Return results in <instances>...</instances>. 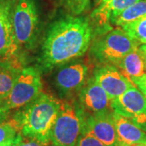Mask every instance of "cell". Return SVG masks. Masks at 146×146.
<instances>
[{"instance_id": "cell-8", "label": "cell", "mask_w": 146, "mask_h": 146, "mask_svg": "<svg viewBox=\"0 0 146 146\" xmlns=\"http://www.w3.org/2000/svg\"><path fill=\"white\" fill-rule=\"evenodd\" d=\"M78 102L84 115H101L111 112V100L93 76L79 92Z\"/></svg>"}, {"instance_id": "cell-21", "label": "cell", "mask_w": 146, "mask_h": 146, "mask_svg": "<svg viewBox=\"0 0 146 146\" xmlns=\"http://www.w3.org/2000/svg\"><path fill=\"white\" fill-rule=\"evenodd\" d=\"M67 5L76 15H80L89 6L90 0H67Z\"/></svg>"}, {"instance_id": "cell-13", "label": "cell", "mask_w": 146, "mask_h": 146, "mask_svg": "<svg viewBox=\"0 0 146 146\" xmlns=\"http://www.w3.org/2000/svg\"><path fill=\"white\" fill-rule=\"evenodd\" d=\"M117 146H132L138 144H145L146 132L131 121L113 112Z\"/></svg>"}, {"instance_id": "cell-15", "label": "cell", "mask_w": 146, "mask_h": 146, "mask_svg": "<svg viewBox=\"0 0 146 146\" xmlns=\"http://www.w3.org/2000/svg\"><path fill=\"white\" fill-rule=\"evenodd\" d=\"M139 0H112L108 3L97 6L91 14V19L98 26L113 23L120 14Z\"/></svg>"}, {"instance_id": "cell-23", "label": "cell", "mask_w": 146, "mask_h": 146, "mask_svg": "<svg viewBox=\"0 0 146 146\" xmlns=\"http://www.w3.org/2000/svg\"><path fill=\"white\" fill-rule=\"evenodd\" d=\"M131 80L146 98V74L141 76H139V77L131 78Z\"/></svg>"}, {"instance_id": "cell-20", "label": "cell", "mask_w": 146, "mask_h": 146, "mask_svg": "<svg viewBox=\"0 0 146 146\" xmlns=\"http://www.w3.org/2000/svg\"><path fill=\"white\" fill-rule=\"evenodd\" d=\"M76 146H106L98 139L89 133L81 132Z\"/></svg>"}, {"instance_id": "cell-17", "label": "cell", "mask_w": 146, "mask_h": 146, "mask_svg": "<svg viewBox=\"0 0 146 146\" xmlns=\"http://www.w3.org/2000/svg\"><path fill=\"white\" fill-rule=\"evenodd\" d=\"M145 16H146V0H139L123 11L112 24L121 27Z\"/></svg>"}, {"instance_id": "cell-22", "label": "cell", "mask_w": 146, "mask_h": 146, "mask_svg": "<svg viewBox=\"0 0 146 146\" xmlns=\"http://www.w3.org/2000/svg\"><path fill=\"white\" fill-rule=\"evenodd\" d=\"M16 146H49L45 145L40 141H37L36 140H33L29 138H26L22 136L21 134L18 133V142Z\"/></svg>"}, {"instance_id": "cell-25", "label": "cell", "mask_w": 146, "mask_h": 146, "mask_svg": "<svg viewBox=\"0 0 146 146\" xmlns=\"http://www.w3.org/2000/svg\"><path fill=\"white\" fill-rule=\"evenodd\" d=\"M17 142H18V134H17V136L14 139H12L10 141L7 142V143H5L4 145H3L2 146H16Z\"/></svg>"}, {"instance_id": "cell-19", "label": "cell", "mask_w": 146, "mask_h": 146, "mask_svg": "<svg viewBox=\"0 0 146 146\" xmlns=\"http://www.w3.org/2000/svg\"><path fill=\"white\" fill-rule=\"evenodd\" d=\"M18 131L11 120L5 121L0 123V146L14 139Z\"/></svg>"}, {"instance_id": "cell-18", "label": "cell", "mask_w": 146, "mask_h": 146, "mask_svg": "<svg viewBox=\"0 0 146 146\" xmlns=\"http://www.w3.org/2000/svg\"><path fill=\"white\" fill-rule=\"evenodd\" d=\"M120 28L139 44H146V16Z\"/></svg>"}, {"instance_id": "cell-5", "label": "cell", "mask_w": 146, "mask_h": 146, "mask_svg": "<svg viewBox=\"0 0 146 146\" xmlns=\"http://www.w3.org/2000/svg\"><path fill=\"white\" fill-rule=\"evenodd\" d=\"M42 91L43 84L39 70L34 67L24 68L0 107L8 112L20 109L36 99Z\"/></svg>"}, {"instance_id": "cell-28", "label": "cell", "mask_w": 146, "mask_h": 146, "mask_svg": "<svg viewBox=\"0 0 146 146\" xmlns=\"http://www.w3.org/2000/svg\"><path fill=\"white\" fill-rule=\"evenodd\" d=\"M132 146H146L145 144H138V145H135Z\"/></svg>"}, {"instance_id": "cell-11", "label": "cell", "mask_w": 146, "mask_h": 146, "mask_svg": "<svg viewBox=\"0 0 146 146\" xmlns=\"http://www.w3.org/2000/svg\"><path fill=\"white\" fill-rule=\"evenodd\" d=\"M16 0H0V59L17 55L20 46L11 25V9Z\"/></svg>"}, {"instance_id": "cell-1", "label": "cell", "mask_w": 146, "mask_h": 146, "mask_svg": "<svg viewBox=\"0 0 146 146\" xmlns=\"http://www.w3.org/2000/svg\"><path fill=\"white\" fill-rule=\"evenodd\" d=\"M93 29L88 19L68 16L50 25L44 39L40 62L52 68L83 56L89 49Z\"/></svg>"}, {"instance_id": "cell-16", "label": "cell", "mask_w": 146, "mask_h": 146, "mask_svg": "<svg viewBox=\"0 0 146 146\" xmlns=\"http://www.w3.org/2000/svg\"><path fill=\"white\" fill-rule=\"evenodd\" d=\"M116 67L129 80L146 74V60L139 46L123 58Z\"/></svg>"}, {"instance_id": "cell-7", "label": "cell", "mask_w": 146, "mask_h": 146, "mask_svg": "<svg viewBox=\"0 0 146 146\" xmlns=\"http://www.w3.org/2000/svg\"><path fill=\"white\" fill-rule=\"evenodd\" d=\"M110 106L114 113L129 119L146 132V98L136 87L111 100Z\"/></svg>"}, {"instance_id": "cell-6", "label": "cell", "mask_w": 146, "mask_h": 146, "mask_svg": "<svg viewBox=\"0 0 146 146\" xmlns=\"http://www.w3.org/2000/svg\"><path fill=\"white\" fill-rule=\"evenodd\" d=\"M11 19L18 46H31L38 25V11L35 1L16 0L11 9Z\"/></svg>"}, {"instance_id": "cell-26", "label": "cell", "mask_w": 146, "mask_h": 146, "mask_svg": "<svg viewBox=\"0 0 146 146\" xmlns=\"http://www.w3.org/2000/svg\"><path fill=\"white\" fill-rule=\"evenodd\" d=\"M139 50H141V54H143V56L145 57L146 60V44H141L139 46Z\"/></svg>"}, {"instance_id": "cell-4", "label": "cell", "mask_w": 146, "mask_h": 146, "mask_svg": "<svg viewBox=\"0 0 146 146\" xmlns=\"http://www.w3.org/2000/svg\"><path fill=\"white\" fill-rule=\"evenodd\" d=\"M140 46L121 28L98 38L91 47V54L102 64L116 66L123 57Z\"/></svg>"}, {"instance_id": "cell-2", "label": "cell", "mask_w": 146, "mask_h": 146, "mask_svg": "<svg viewBox=\"0 0 146 146\" xmlns=\"http://www.w3.org/2000/svg\"><path fill=\"white\" fill-rule=\"evenodd\" d=\"M60 105L61 101L42 93L36 99L18 109L11 120L22 136L49 145Z\"/></svg>"}, {"instance_id": "cell-29", "label": "cell", "mask_w": 146, "mask_h": 146, "mask_svg": "<svg viewBox=\"0 0 146 146\" xmlns=\"http://www.w3.org/2000/svg\"><path fill=\"white\" fill-rule=\"evenodd\" d=\"M145 145H146V143H145Z\"/></svg>"}, {"instance_id": "cell-10", "label": "cell", "mask_w": 146, "mask_h": 146, "mask_svg": "<svg viewBox=\"0 0 146 146\" xmlns=\"http://www.w3.org/2000/svg\"><path fill=\"white\" fill-rule=\"evenodd\" d=\"M81 132L93 135L106 146H117L113 111L101 115H84Z\"/></svg>"}, {"instance_id": "cell-3", "label": "cell", "mask_w": 146, "mask_h": 146, "mask_svg": "<svg viewBox=\"0 0 146 146\" xmlns=\"http://www.w3.org/2000/svg\"><path fill=\"white\" fill-rule=\"evenodd\" d=\"M84 113L78 102L61 101L50 134L52 146H76L82 131Z\"/></svg>"}, {"instance_id": "cell-12", "label": "cell", "mask_w": 146, "mask_h": 146, "mask_svg": "<svg viewBox=\"0 0 146 146\" xmlns=\"http://www.w3.org/2000/svg\"><path fill=\"white\" fill-rule=\"evenodd\" d=\"M88 67L82 63H74L61 68L56 74L55 84L63 94L80 91L86 82Z\"/></svg>"}, {"instance_id": "cell-24", "label": "cell", "mask_w": 146, "mask_h": 146, "mask_svg": "<svg viewBox=\"0 0 146 146\" xmlns=\"http://www.w3.org/2000/svg\"><path fill=\"white\" fill-rule=\"evenodd\" d=\"M9 113L10 112H8V111H7V110L0 107V123L7 120L8 116H9Z\"/></svg>"}, {"instance_id": "cell-9", "label": "cell", "mask_w": 146, "mask_h": 146, "mask_svg": "<svg viewBox=\"0 0 146 146\" xmlns=\"http://www.w3.org/2000/svg\"><path fill=\"white\" fill-rule=\"evenodd\" d=\"M94 77L110 100L118 98L131 88L136 87L115 65L103 64L94 71Z\"/></svg>"}, {"instance_id": "cell-14", "label": "cell", "mask_w": 146, "mask_h": 146, "mask_svg": "<svg viewBox=\"0 0 146 146\" xmlns=\"http://www.w3.org/2000/svg\"><path fill=\"white\" fill-rule=\"evenodd\" d=\"M23 68L17 55L0 59V105L9 94Z\"/></svg>"}, {"instance_id": "cell-27", "label": "cell", "mask_w": 146, "mask_h": 146, "mask_svg": "<svg viewBox=\"0 0 146 146\" xmlns=\"http://www.w3.org/2000/svg\"><path fill=\"white\" fill-rule=\"evenodd\" d=\"M111 1H112V0H98V6L108 3L111 2Z\"/></svg>"}]
</instances>
